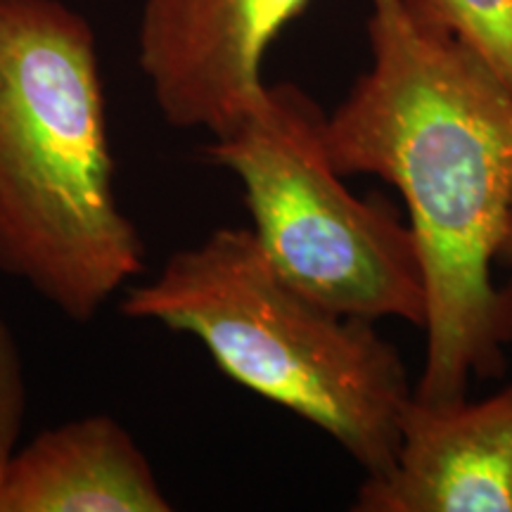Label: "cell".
I'll return each instance as SVG.
<instances>
[{"instance_id":"cell-1","label":"cell","mask_w":512,"mask_h":512,"mask_svg":"<svg viewBox=\"0 0 512 512\" xmlns=\"http://www.w3.org/2000/svg\"><path fill=\"white\" fill-rule=\"evenodd\" d=\"M373 62L332 114L325 147L342 174L401 192L427 280L422 401L465 399L501 377L512 283L494 266L512 207V93L463 43L403 0H368Z\"/></svg>"},{"instance_id":"cell-2","label":"cell","mask_w":512,"mask_h":512,"mask_svg":"<svg viewBox=\"0 0 512 512\" xmlns=\"http://www.w3.org/2000/svg\"><path fill=\"white\" fill-rule=\"evenodd\" d=\"M143 259L93 27L62 0H0V271L88 323Z\"/></svg>"},{"instance_id":"cell-3","label":"cell","mask_w":512,"mask_h":512,"mask_svg":"<svg viewBox=\"0 0 512 512\" xmlns=\"http://www.w3.org/2000/svg\"><path fill=\"white\" fill-rule=\"evenodd\" d=\"M121 313L197 337L230 380L328 432L366 475L394 463L413 399L375 323L339 316L275 271L252 228H219L131 287Z\"/></svg>"},{"instance_id":"cell-4","label":"cell","mask_w":512,"mask_h":512,"mask_svg":"<svg viewBox=\"0 0 512 512\" xmlns=\"http://www.w3.org/2000/svg\"><path fill=\"white\" fill-rule=\"evenodd\" d=\"M204 157L238 178L256 240L292 287L339 316L425 328L427 280L411 226L347 188L325 147V114L302 88L268 86Z\"/></svg>"},{"instance_id":"cell-5","label":"cell","mask_w":512,"mask_h":512,"mask_svg":"<svg viewBox=\"0 0 512 512\" xmlns=\"http://www.w3.org/2000/svg\"><path fill=\"white\" fill-rule=\"evenodd\" d=\"M311 0H143L138 62L164 121L228 133L264 100L261 64Z\"/></svg>"},{"instance_id":"cell-6","label":"cell","mask_w":512,"mask_h":512,"mask_svg":"<svg viewBox=\"0 0 512 512\" xmlns=\"http://www.w3.org/2000/svg\"><path fill=\"white\" fill-rule=\"evenodd\" d=\"M356 512H512V384L482 401H422L394 463L358 486Z\"/></svg>"},{"instance_id":"cell-7","label":"cell","mask_w":512,"mask_h":512,"mask_svg":"<svg viewBox=\"0 0 512 512\" xmlns=\"http://www.w3.org/2000/svg\"><path fill=\"white\" fill-rule=\"evenodd\" d=\"M150 460L110 415L41 432L0 484V512H169Z\"/></svg>"},{"instance_id":"cell-8","label":"cell","mask_w":512,"mask_h":512,"mask_svg":"<svg viewBox=\"0 0 512 512\" xmlns=\"http://www.w3.org/2000/svg\"><path fill=\"white\" fill-rule=\"evenodd\" d=\"M420 22L472 50L512 93V0H403Z\"/></svg>"},{"instance_id":"cell-9","label":"cell","mask_w":512,"mask_h":512,"mask_svg":"<svg viewBox=\"0 0 512 512\" xmlns=\"http://www.w3.org/2000/svg\"><path fill=\"white\" fill-rule=\"evenodd\" d=\"M27 387L17 339L0 316V484L17 453V437L22 430Z\"/></svg>"},{"instance_id":"cell-10","label":"cell","mask_w":512,"mask_h":512,"mask_svg":"<svg viewBox=\"0 0 512 512\" xmlns=\"http://www.w3.org/2000/svg\"><path fill=\"white\" fill-rule=\"evenodd\" d=\"M498 264L512 266V207H510V214H508V223H505L501 249H498Z\"/></svg>"}]
</instances>
